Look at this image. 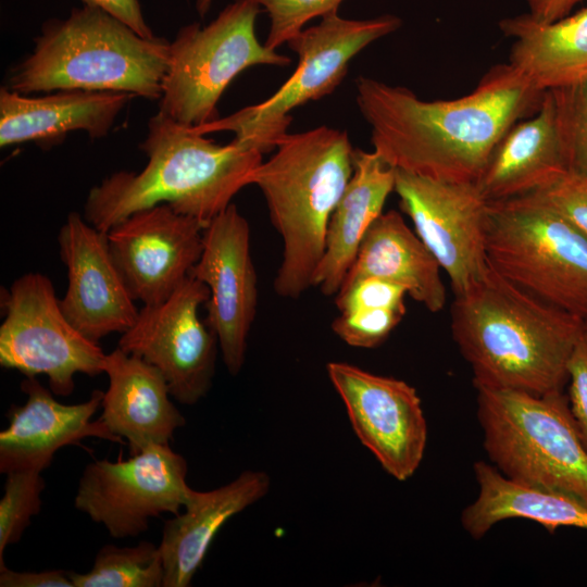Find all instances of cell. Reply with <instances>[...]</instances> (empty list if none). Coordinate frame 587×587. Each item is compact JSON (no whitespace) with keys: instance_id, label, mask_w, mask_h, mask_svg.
Listing matches in <instances>:
<instances>
[{"instance_id":"obj_24","label":"cell","mask_w":587,"mask_h":587,"mask_svg":"<svg viewBox=\"0 0 587 587\" xmlns=\"http://www.w3.org/2000/svg\"><path fill=\"white\" fill-rule=\"evenodd\" d=\"M440 270L401 214L390 210L367 229L341 287L363 277L383 278L403 287L414 301L437 313L447 302Z\"/></svg>"},{"instance_id":"obj_7","label":"cell","mask_w":587,"mask_h":587,"mask_svg":"<svg viewBox=\"0 0 587 587\" xmlns=\"http://www.w3.org/2000/svg\"><path fill=\"white\" fill-rule=\"evenodd\" d=\"M485 242L501 276L587 322V235L540 197L488 202Z\"/></svg>"},{"instance_id":"obj_33","label":"cell","mask_w":587,"mask_h":587,"mask_svg":"<svg viewBox=\"0 0 587 587\" xmlns=\"http://www.w3.org/2000/svg\"><path fill=\"white\" fill-rule=\"evenodd\" d=\"M535 195L587 235V176L566 173Z\"/></svg>"},{"instance_id":"obj_2","label":"cell","mask_w":587,"mask_h":587,"mask_svg":"<svg viewBox=\"0 0 587 587\" xmlns=\"http://www.w3.org/2000/svg\"><path fill=\"white\" fill-rule=\"evenodd\" d=\"M586 325L490 265L451 305L452 338L472 369L475 388L563 391L569 358Z\"/></svg>"},{"instance_id":"obj_13","label":"cell","mask_w":587,"mask_h":587,"mask_svg":"<svg viewBox=\"0 0 587 587\" xmlns=\"http://www.w3.org/2000/svg\"><path fill=\"white\" fill-rule=\"evenodd\" d=\"M394 191L414 232L448 275L454 296L485 276L489 201L475 183L436 180L396 168Z\"/></svg>"},{"instance_id":"obj_21","label":"cell","mask_w":587,"mask_h":587,"mask_svg":"<svg viewBox=\"0 0 587 587\" xmlns=\"http://www.w3.org/2000/svg\"><path fill=\"white\" fill-rule=\"evenodd\" d=\"M569 173L555 98L546 90L538 111L499 140L475 183L491 201L538 192Z\"/></svg>"},{"instance_id":"obj_8","label":"cell","mask_w":587,"mask_h":587,"mask_svg":"<svg viewBox=\"0 0 587 587\" xmlns=\"http://www.w3.org/2000/svg\"><path fill=\"white\" fill-rule=\"evenodd\" d=\"M287 41L299 62L292 75L266 100L191 128L202 135L233 132L235 140L262 153L276 149L288 134L290 112L332 93L348 73L350 61L369 45L397 32L402 20L394 14L373 18L342 17L332 11Z\"/></svg>"},{"instance_id":"obj_19","label":"cell","mask_w":587,"mask_h":587,"mask_svg":"<svg viewBox=\"0 0 587 587\" xmlns=\"http://www.w3.org/2000/svg\"><path fill=\"white\" fill-rule=\"evenodd\" d=\"M103 373L109 378L99 417L120 442L125 439L132 454L154 445H168L184 415L170 397L161 372L141 358L116 347L105 354Z\"/></svg>"},{"instance_id":"obj_3","label":"cell","mask_w":587,"mask_h":587,"mask_svg":"<svg viewBox=\"0 0 587 587\" xmlns=\"http://www.w3.org/2000/svg\"><path fill=\"white\" fill-rule=\"evenodd\" d=\"M140 149L148 158L141 171L115 172L87 195L83 216L103 233L160 203L207 226L250 185L263 155L235 139L220 145L161 112L149 120Z\"/></svg>"},{"instance_id":"obj_18","label":"cell","mask_w":587,"mask_h":587,"mask_svg":"<svg viewBox=\"0 0 587 587\" xmlns=\"http://www.w3.org/2000/svg\"><path fill=\"white\" fill-rule=\"evenodd\" d=\"M21 389L27 395L23 405H11L9 425L0 433V472L18 470L42 472L54 453L64 446L86 437H99L120 442L100 419L91 421L103 397L95 390L90 398L77 404L57 401L51 389L36 377H26Z\"/></svg>"},{"instance_id":"obj_9","label":"cell","mask_w":587,"mask_h":587,"mask_svg":"<svg viewBox=\"0 0 587 587\" xmlns=\"http://www.w3.org/2000/svg\"><path fill=\"white\" fill-rule=\"evenodd\" d=\"M255 0H234L204 26L192 22L170 41L159 112L186 126L218 118L217 102L232 80L254 65L288 66L287 55L260 43Z\"/></svg>"},{"instance_id":"obj_5","label":"cell","mask_w":587,"mask_h":587,"mask_svg":"<svg viewBox=\"0 0 587 587\" xmlns=\"http://www.w3.org/2000/svg\"><path fill=\"white\" fill-rule=\"evenodd\" d=\"M29 55L9 77L21 95L62 89L124 91L160 100L170 41L145 38L96 5L73 8L43 23Z\"/></svg>"},{"instance_id":"obj_34","label":"cell","mask_w":587,"mask_h":587,"mask_svg":"<svg viewBox=\"0 0 587 587\" xmlns=\"http://www.w3.org/2000/svg\"><path fill=\"white\" fill-rule=\"evenodd\" d=\"M569 403L587 451V325L567 361Z\"/></svg>"},{"instance_id":"obj_25","label":"cell","mask_w":587,"mask_h":587,"mask_svg":"<svg viewBox=\"0 0 587 587\" xmlns=\"http://www.w3.org/2000/svg\"><path fill=\"white\" fill-rule=\"evenodd\" d=\"M513 39L511 64L541 91L575 84L587 76V7L554 22H539L528 13L499 22Z\"/></svg>"},{"instance_id":"obj_28","label":"cell","mask_w":587,"mask_h":587,"mask_svg":"<svg viewBox=\"0 0 587 587\" xmlns=\"http://www.w3.org/2000/svg\"><path fill=\"white\" fill-rule=\"evenodd\" d=\"M40 471L18 470L7 473L0 500V564L9 545L20 541L32 517L41 509L45 480Z\"/></svg>"},{"instance_id":"obj_1","label":"cell","mask_w":587,"mask_h":587,"mask_svg":"<svg viewBox=\"0 0 587 587\" xmlns=\"http://www.w3.org/2000/svg\"><path fill=\"white\" fill-rule=\"evenodd\" d=\"M355 91L375 152L397 170L453 183H476L499 140L538 111L545 92L509 63L457 99L423 100L367 76L355 79Z\"/></svg>"},{"instance_id":"obj_37","label":"cell","mask_w":587,"mask_h":587,"mask_svg":"<svg viewBox=\"0 0 587 587\" xmlns=\"http://www.w3.org/2000/svg\"><path fill=\"white\" fill-rule=\"evenodd\" d=\"M583 0H525L528 14L539 22H554L571 13Z\"/></svg>"},{"instance_id":"obj_16","label":"cell","mask_w":587,"mask_h":587,"mask_svg":"<svg viewBox=\"0 0 587 587\" xmlns=\"http://www.w3.org/2000/svg\"><path fill=\"white\" fill-rule=\"evenodd\" d=\"M204 227L160 203L132 213L105 233L110 253L135 301L158 304L179 287L200 258Z\"/></svg>"},{"instance_id":"obj_20","label":"cell","mask_w":587,"mask_h":587,"mask_svg":"<svg viewBox=\"0 0 587 587\" xmlns=\"http://www.w3.org/2000/svg\"><path fill=\"white\" fill-rule=\"evenodd\" d=\"M136 96L124 91L62 89L28 97L0 89L1 148L27 141L50 147L74 130L105 137L117 115Z\"/></svg>"},{"instance_id":"obj_6","label":"cell","mask_w":587,"mask_h":587,"mask_svg":"<svg viewBox=\"0 0 587 587\" xmlns=\"http://www.w3.org/2000/svg\"><path fill=\"white\" fill-rule=\"evenodd\" d=\"M477 420L491 464L516 483L587 505V451L563 391L476 388Z\"/></svg>"},{"instance_id":"obj_22","label":"cell","mask_w":587,"mask_h":587,"mask_svg":"<svg viewBox=\"0 0 587 587\" xmlns=\"http://www.w3.org/2000/svg\"><path fill=\"white\" fill-rule=\"evenodd\" d=\"M270 488L271 478L265 472L246 470L213 490L192 489L184 512L167 520L163 527L159 545L163 587L190 586L221 527L265 497Z\"/></svg>"},{"instance_id":"obj_17","label":"cell","mask_w":587,"mask_h":587,"mask_svg":"<svg viewBox=\"0 0 587 587\" xmlns=\"http://www.w3.org/2000/svg\"><path fill=\"white\" fill-rule=\"evenodd\" d=\"M58 243L67 270V289L60 299L66 319L96 342L128 330L139 309L113 261L107 234L78 212H71L59 230Z\"/></svg>"},{"instance_id":"obj_38","label":"cell","mask_w":587,"mask_h":587,"mask_svg":"<svg viewBox=\"0 0 587 587\" xmlns=\"http://www.w3.org/2000/svg\"><path fill=\"white\" fill-rule=\"evenodd\" d=\"M213 2L214 0H195V9L198 15L204 17L209 13Z\"/></svg>"},{"instance_id":"obj_10","label":"cell","mask_w":587,"mask_h":587,"mask_svg":"<svg viewBox=\"0 0 587 587\" xmlns=\"http://www.w3.org/2000/svg\"><path fill=\"white\" fill-rule=\"evenodd\" d=\"M0 365L26 377L45 375L57 396H70L78 373H103L105 353L64 315L52 282L41 273H26L2 294Z\"/></svg>"},{"instance_id":"obj_36","label":"cell","mask_w":587,"mask_h":587,"mask_svg":"<svg viewBox=\"0 0 587 587\" xmlns=\"http://www.w3.org/2000/svg\"><path fill=\"white\" fill-rule=\"evenodd\" d=\"M83 4L96 5L121 20L145 38L155 35L148 25L139 0H80Z\"/></svg>"},{"instance_id":"obj_26","label":"cell","mask_w":587,"mask_h":587,"mask_svg":"<svg viewBox=\"0 0 587 587\" xmlns=\"http://www.w3.org/2000/svg\"><path fill=\"white\" fill-rule=\"evenodd\" d=\"M478 496L461 513L464 530L475 540L508 519H526L549 533L559 527L587 529V505L565 495L509 479L492 464L477 461L473 466Z\"/></svg>"},{"instance_id":"obj_11","label":"cell","mask_w":587,"mask_h":587,"mask_svg":"<svg viewBox=\"0 0 587 587\" xmlns=\"http://www.w3.org/2000/svg\"><path fill=\"white\" fill-rule=\"evenodd\" d=\"M185 458L170 445L150 446L124 461L86 465L74 505L113 538L136 537L150 519L182 512L192 490Z\"/></svg>"},{"instance_id":"obj_15","label":"cell","mask_w":587,"mask_h":587,"mask_svg":"<svg viewBox=\"0 0 587 587\" xmlns=\"http://www.w3.org/2000/svg\"><path fill=\"white\" fill-rule=\"evenodd\" d=\"M189 276L209 289L205 322L217 337L228 373L237 375L245 363L259 291L250 226L234 203L204 227L202 251Z\"/></svg>"},{"instance_id":"obj_23","label":"cell","mask_w":587,"mask_h":587,"mask_svg":"<svg viewBox=\"0 0 587 587\" xmlns=\"http://www.w3.org/2000/svg\"><path fill=\"white\" fill-rule=\"evenodd\" d=\"M396 168L377 152L353 149L352 174L336 204L326 233L325 250L313 287L336 296L367 229L383 213L395 189Z\"/></svg>"},{"instance_id":"obj_27","label":"cell","mask_w":587,"mask_h":587,"mask_svg":"<svg viewBox=\"0 0 587 587\" xmlns=\"http://www.w3.org/2000/svg\"><path fill=\"white\" fill-rule=\"evenodd\" d=\"M74 587H163L164 566L159 546H103L87 573L70 572Z\"/></svg>"},{"instance_id":"obj_30","label":"cell","mask_w":587,"mask_h":587,"mask_svg":"<svg viewBox=\"0 0 587 587\" xmlns=\"http://www.w3.org/2000/svg\"><path fill=\"white\" fill-rule=\"evenodd\" d=\"M405 310L355 308L340 311L333 332L347 345L371 349L382 345L402 320Z\"/></svg>"},{"instance_id":"obj_29","label":"cell","mask_w":587,"mask_h":587,"mask_svg":"<svg viewBox=\"0 0 587 587\" xmlns=\"http://www.w3.org/2000/svg\"><path fill=\"white\" fill-rule=\"evenodd\" d=\"M553 91L569 173L587 176V76Z\"/></svg>"},{"instance_id":"obj_14","label":"cell","mask_w":587,"mask_h":587,"mask_svg":"<svg viewBox=\"0 0 587 587\" xmlns=\"http://www.w3.org/2000/svg\"><path fill=\"white\" fill-rule=\"evenodd\" d=\"M326 371L361 444L397 480L412 477L427 444V423L416 389L347 362H328Z\"/></svg>"},{"instance_id":"obj_4","label":"cell","mask_w":587,"mask_h":587,"mask_svg":"<svg viewBox=\"0 0 587 587\" xmlns=\"http://www.w3.org/2000/svg\"><path fill=\"white\" fill-rule=\"evenodd\" d=\"M352 153L346 132L319 126L287 134L252 172L250 185L262 191L282 238L273 283L277 296L298 299L313 287L332 213L352 174Z\"/></svg>"},{"instance_id":"obj_35","label":"cell","mask_w":587,"mask_h":587,"mask_svg":"<svg viewBox=\"0 0 587 587\" xmlns=\"http://www.w3.org/2000/svg\"><path fill=\"white\" fill-rule=\"evenodd\" d=\"M1 587H74L70 572L49 570L41 572H17L0 564Z\"/></svg>"},{"instance_id":"obj_12","label":"cell","mask_w":587,"mask_h":587,"mask_svg":"<svg viewBox=\"0 0 587 587\" xmlns=\"http://www.w3.org/2000/svg\"><path fill=\"white\" fill-rule=\"evenodd\" d=\"M208 299V287L188 276L165 301L140 308L117 345L158 369L182 404L204 398L215 374L218 340L199 316Z\"/></svg>"},{"instance_id":"obj_32","label":"cell","mask_w":587,"mask_h":587,"mask_svg":"<svg viewBox=\"0 0 587 587\" xmlns=\"http://www.w3.org/2000/svg\"><path fill=\"white\" fill-rule=\"evenodd\" d=\"M403 287L378 277L359 278L342 286L335 296L338 311L355 308H390L405 310Z\"/></svg>"},{"instance_id":"obj_31","label":"cell","mask_w":587,"mask_h":587,"mask_svg":"<svg viewBox=\"0 0 587 587\" xmlns=\"http://www.w3.org/2000/svg\"><path fill=\"white\" fill-rule=\"evenodd\" d=\"M270 20L264 45L276 50L310 21L338 10L345 0H255Z\"/></svg>"}]
</instances>
